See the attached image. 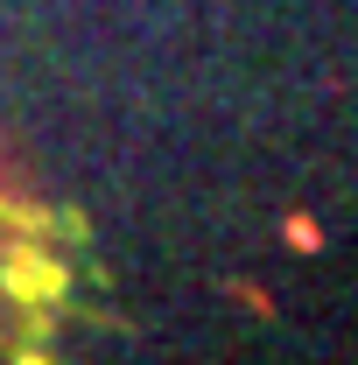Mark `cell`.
<instances>
[{
  "instance_id": "cell-1",
  "label": "cell",
  "mask_w": 358,
  "mask_h": 365,
  "mask_svg": "<svg viewBox=\"0 0 358 365\" xmlns=\"http://www.w3.org/2000/svg\"><path fill=\"white\" fill-rule=\"evenodd\" d=\"M71 288H78V267L49 246V239H7L0 253V295L14 309H71Z\"/></svg>"
},
{
  "instance_id": "cell-2",
  "label": "cell",
  "mask_w": 358,
  "mask_h": 365,
  "mask_svg": "<svg viewBox=\"0 0 358 365\" xmlns=\"http://www.w3.org/2000/svg\"><path fill=\"white\" fill-rule=\"evenodd\" d=\"M0 218L14 225V239H49V204H29V197H0Z\"/></svg>"
},
{
  "instance_id": "cell-3",
  "label": "cell",
  "mask_w": 358,
  "mask_h": 365,
  "mask_svg": "<svg viewBox=\"0 0 358 365\" xmlns=\"http://www.w3.org/2000/svg\"><path fill=\"white\" fill-rule=\"evenodd\" d=\"M281 239H288V253H323V218L316 211H288L281 218Z\"/></svg>"
},
{
  "instance_id": "cell-4",
  "label": "cell",
  "mask_w": 358,
  "mask_h": 365,
  "mask_svg": "<svg viewBox=\"0 0 358 365\" xmlns=\"http://www.w3.org/2000/svg\"><path fill=\"white\" fill-rule=\"evenodd\" d=\"M49 232H56L63 246H91V218L78 204H56V211H49Z\"/></svg>"
},
{
  "instance_id": "cell-5",
  "label": "cell",
  "mask_w": 358,
  "mask_h": 365,
  "mask_svg": "<svg viewBox=\"0 0 358 365\" xmlns=\"http://www.w3.org/2000/svg\"><path fill=\"white\" fill-rule=\"evenodd\" d=\"M14 365H56V351H49V337H21V351H14Z\"/></svg>"
},
{
  "instance_id": "cell-6",
  "label": "cell",
  "mask_w": 358,
  "mask_h": 365,
  "mask_svg": "<svg viewBox=\"0 0 358 365\" xmlns=\"http://www.w3.org/2000/svg\"><path fill=\"white\" fill-rule=\"evenodd\" d=\"M232 295L253 309V317H274V302H267V288H253V281H232Z\"/></svg>"
}]
</instances>
